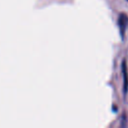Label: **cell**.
<instances>
[{"label": "cell", "instance_id": "1", "mask_svg": "<svg viewBox=\"0 0 128 128\" xmlns=\"http://www.w3.org/2000/svg\"><path fill=\"white\" fill-rule=\"evenodd\" d=\"M127 25H128V16L125 13H121L119 15V17H118V27H119L120 35H121L122 38L124 37Z\"/></svg>", "mask_w": 128, "mask_h": 128}, {"label": "cell", "instance_id": "2", "mask_svg": "<svg viewBox=\"0 0 128 128\" xmlns=\"http://www.w3.org/2000/svg\"><path fill=\"white\" fill-rule=\"evenodd\" d=\"M122 72H123V79H124V83H123V90L124 93H127L128 90V71H127V64H126V60L122 61Z\"/></svg>", "mask_w": 128, "mask_h": 128}]
</instances>
